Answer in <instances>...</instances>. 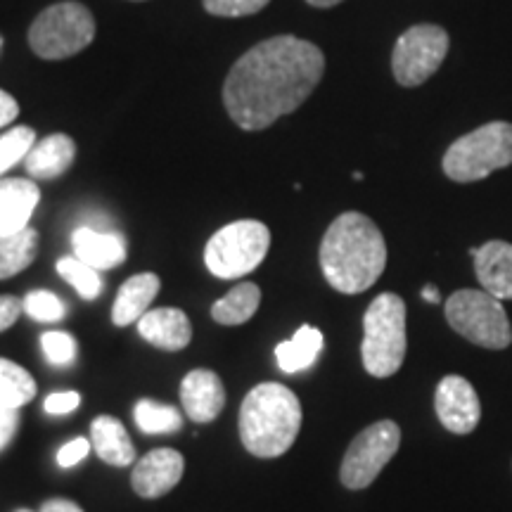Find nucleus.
Wrapping results in <instances>:
<instances>
[{"label": "nucleus", "mask_w": 512, "mask_h": 512, "mask_svg": "<svg viewBox=\"0 0 512 512\" xmlns=\"http://www.w3.org/2000/svg\"><path fill=\"white\" fill-rule=\"evenodd\" d=\"M325 55L297 36H273L247 50L230 69L223 102L245 131H261L297 110L323 79Z\"/></svg>", "instance_id": "f257e3e1"}, {"label": "nucleus", "mask_w": 512, "mask_h": 512, "mask_svg": "<svg viewBox=\"0 0 512 512\" xmlns=\"http://www.w3.org/2000/svg\"><path fill=\"white\" fill-rule=\"evenodd\" d=\"M387 266V245L366 214L347 211L330 223L320 242L325 280L342 294H361L377 283Z\"/></svg>", "instance_id": "f03ea898"}, {"label": "nucleus", "mask_w": 512, "mask_h": 512, "mask_svg": "<svg viewBox=\"0 0 512 512\" xmlns=\"http://www.w3.org/2000/svg\"><path fill=\"white\" fill-rule=\"evenodd\" d=\"M302 430V403L278 382L256 384L240 408V439L252 456L278 458Z\"/></svg>", "instance_id": "7ed1b4c3"}, {"label": "nucleus", "mask_w": 512, "mask_h": 512, "mask_svg": "<svg viewBox=\"0 0 512 512\" xmlns=\"http://www.w3.org/2000/svg\"><path fill=\"white\" fill-rule=\"evenodd\" d=\"M406 347V304L399 294L384 292L363 316V368L377 380L392 377L403 366Z\"/></svg>", "instance_id": "20e7f679"}, {"label": "nucleus", "mask_w": 512, "mask_h": 512, "mask_svg": "<svg viewBox=\"0 0 512 512\" xmlns=\"http://www.w3.org/2000/svg\"><path fill=\"white\" fill-rule=\"evenodd\" d=\"M512 164V124L491 121L458 138L444 155V174L456 183H475Z\"/></svg>", "instance_id": "39448f33"}, {"label": "nucleus", "mask_w": 512, "mask_h": 512, "mask_svg": "<svg viewBox=\"0 0 512 512\" xmlns=\"http://www.w3.org/2000/svg\"><path fill=\"white\" fill-rule=\"evenodd\" d=\"M446 320L460 337L484 349H508L512 344L510 318L501 299L484 290H458L446 302Z\"/></svg>", "instance_id": "423d86ee"}, {"label": "nucleus", "mask_w": 512, "mask_h": 512, "mask_svg": "<svg viewBox=\"0 0 512 512\" xmlns=\"http://www.w3.org/2000/svg\"><path fill=\"white\" fill-rule=\"evenodd\" d=\"M95 19L86 5L57 3L36 17L29 29V46L43 60H64L93 43Z\"/></svg>", "instance_id": "0eeeda50"}, {"label": "nucleus", "mask_w": 512, "mask_h": 512, "mask_svg": "<svg viewBox=\"0 0 512 512\" xmlns=\"http://www.w3.org/2000/svg\"><path fill=\"white\" fill-rule=\"evenodd\" d=\"M271 230L261 221H235L223 226L204 249V264L216 278L233 280L252 273L266 259Z\"/></svg>", "instance_id": "6e6552de"}, {"label": "nucleus", "mask_w": 512, "mask_h": 512, "mask_svg": "<svg viewBox=\"0 0 512 512\" xmlns=\"http://www.w3.org/2000/svg\"><path fill=\"white\" fill-rule=\"evenodd\" d=\"M401 446V427L394 420H380L358 432L344 453L339 479L351 491L366 489L396 456Z\"/></svg>", "instance_id": "1a4fd4ad"}, {"label": "nucleus", "mask_w": 512, "mask_h": 512, "mask_svg": "<svg viewBox=\"0 0 512 512\" xmlns=\"http://www.w3.org/2000/svg\"><path fill=\"white\" fill-rule=\"evenodd\" d=\"M448 55V34L437 24H418L403 31L396 41L392 69L401 86L413 88L425 83Z\"/></svg>", "instance_id": "9d476101"}, {"label": "nucleus", "mask_w": 512, "mask_h": 512, "mask_svg": "<svg viewBox=\"0 0 512 512\" xmlns=\"http://www.w3.org/2000/svg\"><path fill=\"white\" fill-rule=\"evenodd\" d=\"M434 408L441 425L451 434H470L482 420V403L470 382L460 375H446L434 394Z\"/></svg>", "instance_id": "9b49d317"}, {"label": "nucleus", "mask_w": 512, "mask_h": 512, "mask_svg": "<svg viewBox=\"0 0 512 512\" xmlns=\"http://www.w3.org/2000/svg\"><path fill=\"white\" fill-rule=\"evenodd\" d=\"M185 460L174 448H155L133 467L131 486L140 498H159L169 494L183 479Z\"/></svg>", "instance_id": "f8f14e48"}, {"label": "nucleus", "mask_w": 512, "mask_h": 512, "mask_svg": "<svg viewBox=\"0 0 512 512\" xmlns=\"http://www.w3.org/2000/svg\"><path fill=\"white\" fill-rule=\"evenodd\" d=\"M183 411L192 422L216 420L226 406V389L221 377L211 370H192L181 382Z\"/></svg>", "instance_id": "ddd939ff"}, {"label": "nucleus", "mask_w": 512, "mask_h": 512, "mask_svg": "<svg viewBox=\"0 0 512 512\" xmlns=\"http://www.w3.org/2000/svg\"><path fill=\"white\" fill-rule=\"evenodd\" d=\"M74 256L95 271H110L126 261L128 249L124 235L117 230H98L93 226H79L72 233Z\"/></svg>", "instance_id": "4468645a"}, {"label": "nucleus", "mask_w": 512, "mask_h": 512, "mask_svg": "<svg viewBox=\"0 0 512 512\" xmlns=\"http://www.w3.org/2000/svg\"><path fill=\"white\" fill-rule=\"evenodd\" d=\"M41 190L29 178H0V238L29 226Z\"/></svg>", "instance_id": "2eb2a0df"}, {"label": "nucleus", "mask_w": 512, "mask_h": 512, "mask_svg": "<svg viewBox=\"0 0 512 512\" xmlns=\"http://www.w3.org/2000/svg\"><path fill=\"white\" fill-rule=\"evenodd\" d=\"M475 259L477 280L482 283L484 292L491 297L512 299V245L503 240H491L486 245L472 249Z\"/></svg>", "instance_id": "dca6fc26"}, {"label": "nucleus", "mask_w": 512, "mask_h": 512, "mask_svg": "<svg viewBox=\"0 0 512 512\" xmlns=\"http://www.w3.org/2000/svg\"><path fill=\"white\" fill-rule=\"evenodd\" d=\"M138 332L145 342L164 351H181L190 344L192 325L181 309H152L138 320Z\"/></svg>", "instance_id": "f3484780"}, {"label": "nucleus", "mask_w": 512, "mask_h": 512, "mask_svg": "<svg viewBox=\"0 0 512 512\" xmlns=\"http://www.w3.org/2000/svg\"><path fill=\"white\" fill-rule=\"evenodd\" d=\"M76 143L64 133H53V136L43 138L29 150L24 157V169L31 178L38 181H50V178L62 176L74 162Z\"/></svg>", "instance_id": "a211bd4d"}, {"label": "nucleus", "mask_w": 512, "mask_h": 512, "mask_svg": "<svg viewBox=\"0 0 512 512\" xmlns=\"http://www.w3.org/2000/svg\"><path fill=\"white\" fill-rule=\"evenodd\" d=\"M159 275L155 273H138L128 278L117 294V302L112 306V323L119 328L138 323L140 318L150 311V304L159 294Z\"/></svg>", "instance_id": "6ab92c4d"}, {"label": "nucleus", "mask_w": 512, "mask_h": 512, "mask_svg": "<svg viewBox=\"0 0 512 512\" xmlns=\"http://www.w3.org/2000/svg\"><path fill=\"white\" fill-rule=\"evenodd\" d=\"M91 444L100 460L107 465L126 467L136 460V446L128 437L126 427L112 415H100L91 425Z\"/></svg>", "instance_id": "aec40b11"}, {"label": "nucleus", "mask_w": 512, "mask_h": 512, "mask_svg": "<svg viewBox=\"0 0 512 512\" xmlns=\"http://www.w3.org/2000/svg\"><path fill=\"white\" fill-rule=\"evenodd\" d=\"M320 351H323V332L311 325H302L287 342L275 347V358L283 373L294 375L311 368Z\"/></svg>", "instance_id": "412c9836"}, {"label": "nucleus", "mask_w": 512, "mask_h": 512, "mask_svg": "<svg viewBox=\"0 0 512 512\" xmlns=\"http://www.w3.org/2000/svg\"><path fill=\"white\" fill-rule=\"evenodd\" d=\"M261 290L256 283H240L211 306V318L221 325H242L259 311Z\"/></svg>", "instance_id": "4be33fe9"}, {"label": "nucleus", "mask_w": 512, "mask_h": 512, "mask_svg": "<svg viewBox=\"0 0 512 512\" xmlns=\"http://www.w3.org/2000/svg\"><path fill=\"white\" fill-rule=\"evenodd\" d=\"M38 254V233L34 228H24L19 233L0 238V280L22 273L34 264Z\"/></svg>", "instance_id": "5701e85b"}, {"label": "nucleus", "mask_w": 512, "mask_h": 512, "mask_svg": "<svg viewBox=\"0 0 512 512\" xmlns=\"http://www.w3.org/2000/svg\"><path fill=\"white\" fill-rule=\"evenodd\" d=\"M36 396V380L27 368L0 358V406L22 408Z\"/></svg>", "instance_id": "b1692460"}, {"label": "nucleus", "mask_w": 512, "mask_h": 512, "mask_svg": "<svg viewBox=\"0 0 512 512\" xmlns=\"http://www.w3.org/2000/svg\"><path fill=\"white\" fill-rule=\"evenodd\" d=\"M136 425L145 434H174L183 427V415L178 408L150 399H140L133 408Z\"/></svg>", "instance_id": "393cba45"}, {"label": "nucleus", "mask_w": 512, "mask_h": 512, "mask_svg": "<svg viewBox=\"0 0 512 512\" xmlns=\"http://www.w3.org/2000/svg\"><path fill=\"white\" fill-rule=\"evenodd\" d=\"M57 273H60L62 278L67 280L76 292H79V297L88 299V302L100 297L102 292L100 273L95 271L93 266L83 264V261L76 259V256H64V259L57 261Z\"/></svg>", "instance_id": "a878e982"}, {"label": "nucleus", "mask_w": 512, "mask_h": 512, "mask_svg": "<svg viewBox=\"0 0 512 512\" xmlns=\"http://www.w3.org/2000/svg\"><path fill=\"white\" fill-rule=\"evenodd\" d=\"M36 145V133L29 126H15L0 136V176L12 166L24 162L31 147Z\"/></svg>", "instance_id": "bb28decb"}, {"label": "nucleus", "mask_w": 512, "mask_h": 512, "mask_svg": "<svg viewBox=\"0 0 512 512\" xmlns=\"http://www.w3.org/2000/svg\"><path fill=\"white\" fill-rule=\"evenodd\" d=\"M22 306L24 313H27L29 318L38 320V323H57V320L67 316V306H64L62 299L50 290L29 292L27 297L22 299Z\"/></svg>", "instance_id": "cd10ccee"}, {"label": "nucleus", "mask_w": 512, "mask_h": 512, "mask_svg": "<svg viewBox=\"0 0 512 512\" xmlns=\"http://www.w3.org/2000/svg\"><path fill=\"white\" fill-rule=\"evenodd\" d=\"M41 347L43 354L48 356V361L55 363V366H69L76 358V339L69 332H46L41 337Z\"/></svg>", "instance_id": "c85d7f7f"}, {"label": "nucleus", "mask_w": 512, "mask_h": 512, "mask_svg": "<svg viewBox=\"0 0 512 512\" xmlns=\"http://www.w3.org/2000/svg\"><path fill=\"white\" fill-rule=\"evenodd\" d=\"M271 0H204V8L216 17H247L264 10Z\"/></svg>", "instance_id": "c756f323"}, {"label": "nucleus", "mask_w": 512, "mask_h": 512, "mask_svg": "<svg viewBox=\"0 0 512 512\" xmlns=\"http://www.w3.org/2000/svg\"><path fill=\"white\" fill-rule=\"evenodd\" d=\"M93 444L88 439H72L69 444H64L60 448V453H57V463H60V467H74L79 465L83 458L88 456V451H91Z\"/></svg>", "instance_id": "7c9ffc66"}, {"label": "nucleus", "mask_w": 512, "mask_h": 512, "mask_svg": "<svg viewBox=\"0 0 512 512\" xmlns=\"http://www.w3.org/2000/svg\"><path fill=\"white\" fill-rule=\"evenodd\" d=\"M81 396L79 392H55L46 399V411L50 415H67L79 408Z\"/></svg>", "instance_id": "2f4dec72"}, {"label": "nucleus", "mask_w": 512, "mask_h": 512, "mask_svg": "<svg viewBox=\"0 0 512 512\" xmlns=\"http://www.w3.org/2000/svg\"><path fill=\"white\" fill-rule=\"evenodd\" d=\"M19 408L0 406V451L15 439L19 427Z\"/></svg>", "instance_id": "473e14b6"}, {"label": "nucleus", "mask_w": 512, "mask_h": 512, "mask_svg": "<svg viewBox=\"0 0 512 512\" xmlns=\"http://www.w3.org/2000/svg\"><path fill=\"white\" fill-rule=\"evenodd\" d=\"M22 311L24 306L17 297H12V294H0V332L12 328Z\"/></svg>", "instance_id": "72a5a7b5"}, {"label": "nucleus", "mask_w": 512, "mask_h": 512, "mask_svg": "<svg viewBox=\"0 0 512 512\" xmlns=\"http://www.w3.org/2000/svg\"><path fill=\"white\" fill-rule=\"evenodd\" d=\"M17 114H19V105H17V100L12 98L10 93L0 91V128L10 126L12 121L17 119Z\"/></svg>", "instance_id": "f704fd0d"}, {"label": "nucleus", "mask_w": 512, "mask_h": 512, "mask_svg": "<svg viewBox=\"0 0 512 512\" xmlns=\"http://www.w3.org/2000/svg\"><path fill=\"white\" fill-rule=\"evenodd\" d=\"M41 512H83L74 501H67V498H50V501L43 503Z\"/></svg>", "instance_id": "c9c22d12"}, {"label": "nucleus", "mask_w": 512, "mask_h": 512, "mask_svg": "<svg viewBox=\"0 0 512 512\" xmlns=\"http://www.w3.org/2000/svg\"><path fill=\"white\" fill-rule=\"evenodd\" d=\"M422 299H425V302H430V304H439L441 294L434 285H425V287H422Z\"/></svg>", "instance_id": "e433bc0d"}, {"label": "nucleus", "mask_w": 512, "mask_h": 512, "mask_svg": "<svg viewBox=\"0 0 512 512\" xmlns=\"http://www.w3.org/2000/svg\"><path fill=\"white\" fill-rule=\"evenodd\" d=\"M306 3L313 5V8H332V5H339L342 0H306Z\"/></svg>", "instance_id": "4c0bfd02"}, {"label": "nucleus", "mask_w": 512, "mask_h": 512, "mask_svg": "<svg viewBox=\"0 0 512 512\" xmlns=\"http://www.w3.org/2000/svg\"><path fill=\"white\" fill-rule=\"evenodd\" d=\"M0 48H3V38H0Z\"/></svg>", "instance_id": "58836bf2"}, {"label": "nucleus", "mask_w": 512, "mask_h": 512, "mask_svg": "<svg viewBox=\"0 0 512 512\" xmlns=\"http://www.w3.org/2000/svg\"><path fill=\"white\" fill-rule=\"evenodd\" d=\"M17 512H31V510H17Z\"/></svg>", "instance_id": "ea45409f"}]
</instances>
